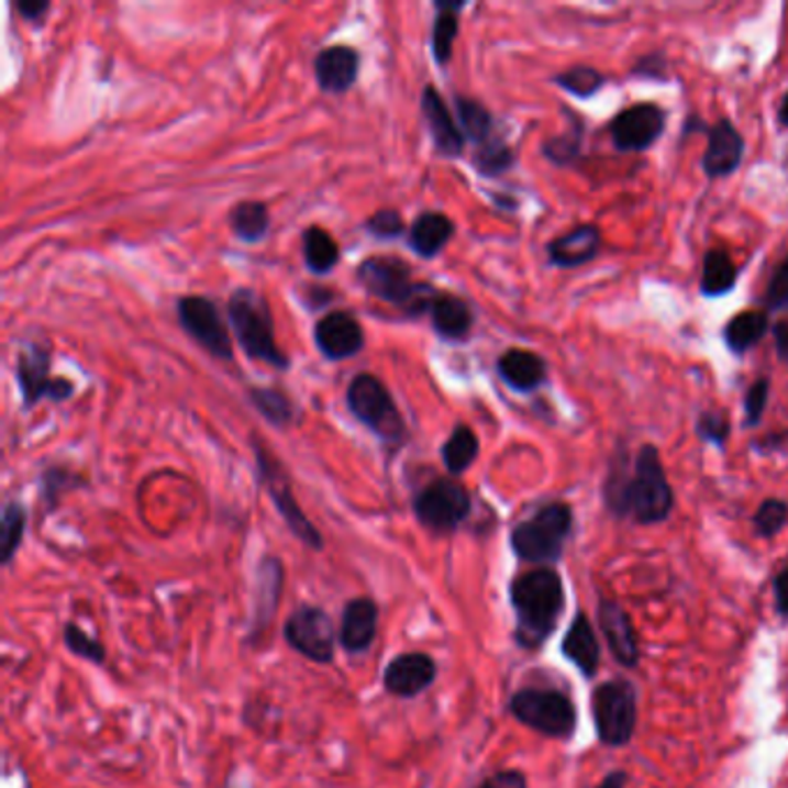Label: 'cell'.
<instances>
[{
    "instance_id": "obj_34",
    "label": "cell",
    "mask_w": 788,
    "mask_h": 788,
    "mask_svg": "<svg viewBox=\"0 0 788 788\" xmlns=\"http://www.w3.org/2000/svg\"><path fill=\"white\" fill-rule=\"evenodd\" d=\"M456 104V119L458 125L465 134V140H469L471 144H484L490 137H495V121L490 116V111L475 98L467 96H456L454 98Z\"/></svg>"
},
{
    "instance_id": "obj_49",
    "label": "cell",
    "mask_w": 788,
    "mask_h": 788,
    "mask_svg": "<svg viewBox=\"0 0 788 788\" xmlns=\"http://www.w3.org/2000/svg\"><path fill=\"white\" fill-rule=\"evenodd\" d=\"M636 73L641 77H652V79H664V58L662 56H645L639 65H636Z\"/></svg>"
},
{
    "instance_id": "obj_52",
    "label": "cell",
    "mask_w": 788,
    "mask_h": 788,
    "mask_svg": "<svg viewBox=\"0 0 788 788\" xmlns=\"http://www.w3.org/2000/svg\"><path fill=\"white\" fill-rule=\"evenodd\" d=\"M779 123H781L784 127H788V93L784 96L781 107H779Z\"/></svg>"
},
{
    "instance_id": "obj_45",
    "label": "cell",
    "mask_w": 788,
    "mask_h": 788,
    "mask_svg": "<svg viewBox=\"0 0 788 788\" xmlns=\"http://www.w3.org/2000/svg\"><path fill=\"white\" fill-rule=\"evenodd\" d=\"M73 486V475L63 467H52L42 475V490H44V498H47L49 502H54V498H58L60 492V486Z\"/></svg>"
},
{
    "instance_id": "obj_24",
    "label": "cell",
    "mask_w": 788,
    "mask_h": 788,
    "mask_svg": "<svg viewBox=\"0 0 788 788\" xmlns=\"http://www.w3.org/2000/svg\"><path fill=\"white\" fill-rule=\"evenodd\" d=\"M428 318H431L435 333L452 343L465 341L471 326H475V312H471L469 303L452 295V291H437Z\"/></svg>"
},
{
    "instance_id": "obj_28",
    "label": "cell",
    "mask_w": 788,
    "mask_h": 788,
    "mask_svg": "<svg viewBox=\"0 0 788 788\" xmlns=\"http://www.w3.org/2000/svg\"><path fill=\"white\" fill-rule=\"evenodd\" d=\"M465 5H467L465 0H437L435 3L437 16L433 24L431 47H433V56H435L437 65H446L448 60H452L454 42L458 37V29H460L458 12H463Z\"/></svg>"
},
{
    "instance_id": "obj_46",
    "label": "cell",
    "mask_w": 788,
    "mask_h": 788,
    "mask_svg": "<svg viewBox=\"0 0 788 788\" xmlns=\"http://www.w3.org/2000/svg\"><path fill=\"white\" fill-rule=\"evenodd\" d=\"M479 788H528V781H525L523 773L502 770V773H495L488 779H484L479 784Z\"/></svg>"
},
{
    "instance_id": "obj_42",
    "label": "cell",
    "mask_w": 788,
    "mask_h": 788,
    "mask_svg": "<svg viewBox=\"0 0 788 788\" xmlns=\"http://www.w3.org/2000/svg\"><path fill=\"white\" fill-rule=\"evenodd\" d=\"M65 643L67 647H70L75 655L84 657V659H91L96 664H102L104 662V647L102 643H98L96 639L88 636L81 626H77L75 622L65 624Z\"/></svg>"
},
{
    "instance_id": "obj_18",
    "label": "cell",
    "mask_w": 788,
    "mask_h": 788,
    "mask_svg": "<svg viewBox=\"0 0 788 788\" xmlns=\"http://www.w3.org/2000/svg\"><path fill=\"white\" fill-rule=\"evenodd\" d=\"M362 56L347 44H333L314 56V79L324 93L343 96L358 79Z\"/></svg>"
},
{
    "instance_id": "obj_4",
    "label": "cell",
    "mask_w": 788,
    "mask_h": 788,
    "mask_svg": "<svg viewBox=\"0 0 788 788\" xmlns=\"http://www.w3.org/2000/svg\"><path fill=\"white\" fill-rule=\"evenodd\" d=\"M230 324L241 349L278 370L289 368V356L276 341V322L268 301L253 287H238L232 291L227 303Z\"/></svg>"
},
{
    "instance_id": "obj_20",
    "label": "cell",
    "mask_w": 788,
    "mask_h": 788,
    "mask_svg": "<svg viewBox=\"0 0 788 788\" xmlns=\"http://www.w3.org/2000/svg\"><path fill=\"white\" fill-rule=\"evenodd\" d=\"M742 157H745V140L729 119L708 127V148L701 163L708 178L731 176L740 167Z\"/></svg>"
},
{
    "instance_id": "obj_31",
    "label": "cell",
    "mask_w": 788,
    "mask_h": 788,
    "mask_svg": "<svg viewBox=\"0 0 788 788\" xmlns=\"http://www.w3.org/2000/svg\"><path fill=\"white\" fill-rule=\"evenodd\" d=\"M253 408L276 428H287L297 419V404L278 387H251L247 391Z\"/></svg>"
},
{
    "instance_id": "obj_39",
    "label": "cell",
    "mask_w": 788,
    "mask_h": 788,
    "mask_svg": "<svg viewBox=\"0 0 788 788\" xmlns=\"http://www.w3.org/2000/svg\"><path fill=\"white\" fill-rule=\"evenodd\" d=\"M788 523V504L784 500H777V498H770L765 500L758 511L754 513V530L761 534V536H777Z\"/></svg>"
},
{
    "instance_id": "obj_40",
    "label": "cell",
    "mask_w": 788,
    "mask_h": 788,
    "mask_svg": "<svg viewBox=\"0 0 788 788\" xmlns=\"http://www.w3.org/2000/svg\"><path fill=\"white\" fill-rule=\"evenodd\" d=\"M366 232L379 241H393L398 236H402L404 232V220L400 215V211L396 209H379L377 213H373L368 220H366Z\"/></svg>"
},
{
    "instance_id": "obj_50",
    "label": "cell",
    "mask_w": 788,
    "mask_h": 788,
    "mask_svg": "<svg viewBox=\"0 0 788 788\" xmlns=\"http://www.w3.org/2000/svg\"><path fill=\"white\" fill-rule=\"evenodd\" d=\"M773 335H775V347L777 354L784 364H788V320H781L773 326Z\"/></svg>"
},
{
    "instance_id": "obj_51",
    "label": "cell",
    "mask_w": 788,
    "mask_h": 788,
    "mask_svg": "<svg viewBox=\"0 0 788 788\" xmlns=\"http://www.w3.org/2000/svg\"><path fill=\"white\" fill-rule=\"evenodd\" d=\"M626 775L624 773H611L597 788H624Z\"/></svg>"
},
{
    "instance_id": "obj_41",
    "label": "cell",
    "mask_w": 788,
    "mask_h": 788,
    "mask_svg": "<svg viewBox=\"0 0 788 788\" xmlns=\"http://www.w3.org/2000/svg\"><path fill=\"white\" fill-rule=\"evenodd\" d=\"M763 303L770 312H788V255L775 268L768 287H765Z\"/></svg>"
},
{
    "instance_id": "obj_19",
    "label": "cell",
    "mask_w": 788,
    "mask_h": 788,
    "mask_svg": "<svg viewBox=\"0 0 788 788\" xmlns=\"http://www.w3.org/2000/svg\"><path fill=\"white\" fill-rule=\"evenodd\" d=\"M597 615H599L601 634H603L608 647H611L615 662L626 668H634L641 659V647H639L634 624L624 613V608L615 601L601 599L597 606Z\"/></svg>"
},
{
    "instance_id": "obj_2",
    "label": "cell",
    "mask_w": 788,
    "mask_h": 788,
    "mask_svg": "<svg viewBox=\"0 0 788 788\" xmlns=\"http://www.w3.org/2000/svg\"><path fill=\"white\" fill-rule=\"evenodd\" d=\"M511 608L515 613V641L528 650L544 645L565 611V582L551 567L532 569L513 578Z\"/></svg>"
},
{
    "instance_id": "obj_3",
    "label": "cell",
    "mask_w": 788,
    "mask_h": 788,
    "mask_svg": "<svg viewBox=\"0 0 788 788\" xmlns=\"http://www.w3.org/2000/svg\"><path fill=\"white\" fill-rule=\"evenodd\" d=\"M356 280L368 297L398 308L404 318L412 320L431 312V303L437 297V289L431 282L414 280L412 266L393 255L366 257L356 268Z\"/></svg>"
},
{
    "instance_id": "obj_5",
    "label": "cell",
    "mask_w": 788,
    "mask_h": 788,
    "mask_svg": "<svg viewBox=\"0 0 788 788\" xmlns=\"http://www.w3.org/2000/svg\"><path fill=\"white\" fill-rule=\"evenodd\" d=\"M571 528L574 511L569 504H544L513 528L511 548L530 565H555L562 553H565Z\"/></svg>"
},
{
    "instance_id": "obj_23",
    "label": "cell",
    "mask_w": 788,
    "mask_h": 788,
    "mask_svg": "<svg viewBox=\"0 0 788 788\" xmlns=\"http://www.w3.org/2000/svg\"><path fill=\"white\" fill-rule=\"evenodd\" d=\"M498 375L518 393H530L546 381V362L539 354L511 347L498 358Z\"/></svg>"
},
{
    "instance_id": "obj_1",
    "label": "cell",
    "mask_w": 788,
    "mask_h": 788,
    "mask_svg": "<svg viewBox=\"0 0 788 788\" xmlns=\"http://www.w3.org/2000/svg\"><path fill=\"white\" fill-rule=\"evenodd\" d=\"M603 500L620 518L629 515L641 525L664 523L673 511L675 498L659 448L655 444H643L629 471L624 465H615L603 484Z\"/></svg>"
},
{
    "instance_id": "obj_38",
    "label": "cell",
    "mask_w": 788,
    "mask_h": 788,
    "mask_svg": "<svg viewBox=\"0 0 788 788\" xmlns=\"http://www.w3.org/2000/svg\"><path fill=\"white\" fill-rule=\"evenodd\" d=\"M580 134H582V127L578 121H574V127H569L565 134L551 137L544 144V155L553 165H559V167L571 165L574 160H578V155H580Z\"/></svg>"
},
{
    "instance_id": "obj_48",
    "label": "cell",
    "mask_w": 788,
    "mask_h": 788,
    "mask_svg": "<svg viewBox=\"0 0 788 788\" xmlns=\"http://www.w3.org/2000/svg\"><path fill=\"white\" fill-rule=\"evenodd\" d=\"M773 588H775V601H777V611L788 618V567H784L775 580H773Z\"/></svg>"
},
{
    "instance_id": "obj_21",
    "label": "cell",
    "mask_w": 788,
    "mask_h": 788,
    "mask_svg": "<svg viewBox=\"0 0 788 788\" xmlns=\"http://www.w3.org/2000/svg\"><path fill=\"white\" fill-rule=\"evenodd\" d=\"M377 622H379V608L373 599L368 597H358L352 599L345 611H343V620H341V645L349 652V655H362L366 652L375 636H377Z\"/></svg>"
},
{
    "instance_id": "obj_13",
    "label": "cell",
    "mask_w": 788,
    "mask_h": 788,
    "mask_svg": "<svg viewBox=\"0 0 788 788\" xmlns=\"http://www.w3.org/2000/svg\"><path fill=\"white\" fill-rule=\"evenodd\" d=\"M285 641L310 662L329 664L335 652V629L318 606H301L285 622Z\"/></svg>"
},
{
    "instance_id": "obj_43",
    "label": "cell",
    "mask_w": 788,
    "mask_h": 788,
    "mask_svg": "<svg viewBox=\"0 0 788 788\" xmlns=\"http://www.w3.org/2000/svg\"><path fill=\"white\" fill-rule=\"evenodd\" d=\"M696 433L703 442L714 444V446H724L729 435H731V423L724 414L719 412H703L696 421Z\"/></svg>"
},
{
    "instance_id": "obj_12",
    "label": "cell",
    "mask_w": 788,
    "mask_h": 788,
    "mask_svg": "<svg viewBox=\"0 0 788 788\" xmlns=\"http://www.w3.org/2000/svg\"><path fill=\"white\" fill-rule=\"evenodd\" d=\"M52 354L42 345H31L19 352L16 358V381L21 389L24 408L31 410L40 400L65 402L75 396V385L67 377H52Z\"/></svg>"
},
{
    "instance_id": "obj_6",
    "label": "cell",
    "mask_w": 788,
    "mask_h": 788,
    "mask_svg": "<svg viewBox=\"0 0 788 788\" xmlns=\"http://www.w3.org/2000/svg\"><path fill=\"white\" fill-rule=\"evenodd\" d=\"M347 408L362 421L373 435H377L385 444L400 446L408 440V423L402 412L385 387V381L370 373H358L352 377L347 387Z\"/></svg>"
},
{
    "instance_id": "obj_11",
    "label": "cell",
    "mask_w": 788,
    "mask_h": 788,
    "mask_svg": "<svg viewBox=\"0 0 788 788\" xmlns=\"http://www.w3.org/2000/svg\"><path fill=\"white\" fill-rule=\"evenodd\" d=\"M178 322H181L184 331L199 343L209 354L222 362H232L234 358V345L227 324L222 320V312L209 297H181L176 303Z\"/></svg>"
},
{
    "instance_id": "obj_9",
    "label": "cell",
    "mask_w": 788,
    "mask_h": 788,
    "mask_svg": "<svg viewBox=\"0 0 788 788\" xmlns=\"http://www.w3.org/2000/svg\"><path fill=\"white\" fill-rule=\"evenodd\" d=\"M419 523L433 532H454L471 511L469 490L456 479H435L414 495Z\"/></svg>"
},
{
    "instance_id": "obj_47",
    "label": "cell",
    "mask_w": 788,
    "mask_h": 788,
    "mask_svg": "<svg viewBox=\"0 0 788 788\" xmlns=\"http://www.w3.org/2000/svg\"><path fill=\"white\" fill-rule=\"evenodd\" d=\"M16 10L26 21H31V24H44V16L49 14L52 3L49 0H19Z\"/></svg>"
},
{
    "instance_id": "obj_27",
    "label": "cell",
    "mask_w": 788,
    "mask_h": 788,
    "mask_svg": "<svg viewBox=\"0 0 788 788\" xmlns=\"http://www.w3.org/2000/svg\"><path fill=\"white\" fill-rule=\"evenodd\" d=\"M768 329H770L768 312L745 310V312L735 314V318L726 324L724 343L735 356H742L763 341Z\"/></svg>"
},
{
    "instance_id": "obj_15",
    "label": "cell",
    "mask_w": 788,
    "mask_h": 788,
    "mask_svg": "<svg viewBox=\"0 0 788 788\" xmlns=\"http://www.w3.org/2000/svg\"><path fill=\"white\" fill-rule=\"evenodd\" d=\"M314 345L329 362H345L366 347V333L356 314L349 310H333L322 314L314 324Z\"/></svg>"
},
{
    "instance_id": "obj_29",
    "label": "cell",
    "mask_w": 788,
    "mask_h": 788,
    "mask_svg": "<svg viewBox=\"0 0 788 788\" xmlns=\"http://www.w3.org/2000/svg\"><path fill=\"white\" fill-rule=\"evenodd\" d=\"M303 247V259L308 271L314 276H326L341 262V247H337L335 238L324 230L312 224L301 236Z\"/></svg>"
},
{
    "instance_id": "obj_22",
    "label": "cell",
    "mask_w": 788,
    "mask_h": 788,
    "mask_svg": "<svg viewBox=\"0 0 788 788\" xmlns=\"http://www.w3.org/2000/svg\"><path fill=\"white\" fill-rule=\"evenodd\" d=\"M601 251V230L597 224H578L565 236L548 243V262L555 268H576L592 262Z\"/></svg>"
},
{
    "instance_id": "obj_33",
    "label": "cell",
    "mask_w": 788,
    "mask_h": 788,
    "mask_svg": "<svg viewBox=\"0 0 788 788\" xmlns=\"http://www.w3.org/2000/svg\"><path fill=\"white\" fill-rule=\"evenodd\" d=\"M737 282V268L724 251H710L703 259L701 295L708 299L724 297Z\"/></svg>"
},
{
    "instance_id": "obj_14",
    "label": "cell",
    "mask_w": 788,
    "mask_h": 788,
    "mask_svg": "<svg viewBox=\"0 0 788 788\" xmlns=\"http://www.w3.org/2000/svg\"><path fill=\"white\" fill-rule=\"evenodd\" d=\"M664 127H666L664 109L652 102H641L620 111L608 130H611V142L618 151L632 153V151L650 148L662 137Z\"/></svg>"
},
{
    "instance_id": "obj_30",
    "label": "cell",
    "mask_w": 788,
    "mask_h": 788,
    "mask_svg": "<svg viewBox=\"0 0 788 788\" xmlns=\"http://www.w3.org/2000/svg\"><path fill=\"white\" fill-rule=\"evenodd\" d=\"M479 437L469 425L458 423L442 444V463L452 477L463 475L479 458Z\"/></svg>"
},
{
    "instance_id": "obj_8",
    "label": "cell",
    "mask_w": 788,
    "mask_h": 788,
    "mask_svg": "<svg viewBox=\"0 0 788 788\" xmlns=\"http://www.w3.org/2000/svg\"><path fill=\"white\" fill-rule=\"evenodd\" d=\"M509 710L518 722L548 737H571L578 722L571 698L553 689L515 691Z\"/></svg>"
},
{
    "instance_id": "obj_32",
    "label": "cell",
    "mask_w": 788,
    "mask_h": 788,
    "mask_svg": "<svg viewBox=\"0 0 788 788\" xmlns=\"http://www.w3.org/2000/svg\"><path fill=\"white\" fill-rule=\"evenodd\" d=\"M232 232L245 243H259L271 227V215L264 201H238L230 213Z\"/></svg>"
},
{
    "instance_id": "obj_16",
    "label": "cell",
    "mask_w": 788,
    "mask_h": 788,
    "mask_svg": "<svg viewBox=\"0 0 788 788\" xmlns=\"http://www.w3.org/2000/svg\"><path fill=\"white\" fill-rule=\"evenodd\" d=\"M421 116L428 125V132H431V140L437 148L440 155L444 157H460L465 151V134L458 125V119L454 116V111L446 107V102L442 100L440 91L428 84L421 91Z\"/></svg>"
},
{
    "instance_id": "obj_25",
    "label": "cell",
    "mask_w": 788,
    "mask_h": 788,
    "mask_svg": "<svg viewBox=\"0 0 788 788\" xmlns=\"http://www.w3.org/2000/svg\"><path fill=\"white\" fill-rule=\"evenodd\" d=\"M454 234L456 224L452 218L440 211H425L412 220L408 230V243L419 257L433 259L444 251Z\"/></svg>"
},
{
    "instance_id": "obj_10",
    "label": "cell",
    "mask_w": 788,
    "mask_h": 788,
    "mask_svg": "<svg viewBox=\"0 0 788 788\" xmlns=\"http://www.w3.org/2000/svg\"><path fill=\"white\" fill-rule=\"evenodd\" d=\"M253 448H255V456H257L259 479H262L264 488L268 490V495H271V500H274L276 509L280 511V515L285 518V523L289 525V530L295 532L308 548L322 551V546H324L322 534H320L318 528H314L308 521V515L301 511V507H299V502L295 498V492H291V484H289L287 475L282 471V465L266 452L264 442L255 440Z\"/></svg>"
},
{
    "instance_id": "obj_17",
    "label": "cell",
    "mask_w": 788,
    "mask_h": 788,
    "mask_svg": "<svg viewBox=\"0 0 788 788\" xmlns=\"http://www.w3.org/2000/svg\"><path fill=\"white\" fill-rule=\"evenodd\" d=\"M437 678V664L425 652L398 655L385 670V687L400 698H414L431 687Z\"/></svg>"
},
{
    "instance_id": "obj_7",
    "label": "cell",
    "mask_w": 788,
    "mask_h": 788,
    "mask_svg": "<svg viewBox=\"0 0 788 788\" xmlns=\"http://www.w3.org/2000/svg\"><path fill=\"white\" fill-rule=\"evenodd\" d=\"M592 717L599 740L608 747H624L639 722V691L629 680H608L595 689Z\"/></svg>"
},
{
    "instance_id": "obj_37",
    "label": "cell",
    "mask_w": 788,
    "mask_h": 788,
    "mask_svg": "<svg viewBox=\"0 0 788 788\" xmlns=\"http://www.w3.org/2000/svg\"><path fill=\"white\" fill-rule=\"evenodd\" d=\"M553 81L557 86L565 88V91H569L571 96L576 98H592L599 88L603 86V75L599 70H595V67H569L567 73H562L557 77H553Z\"/></svg>"
},
{
    "instance_id": "obj_26",
    "label": "cell",
    "mask_w": 788,
    "mask_h": 788,
    "mask_svg": "<svg viewBox=\"0 0 788 788\" xmlns=\"http://www.w3.org/2000/svg\"><path fill=\"white\" fill-rule=\"evenodd\" d=\"M565 657L585 675V678H595L599 670L601 650L595 636V629L585 613H576L571 626L567 629L565 643H562Z\"/></svg>"
},
{
    "instance_id": "obj_35",
    "label": "cell",
    "mask_w": 788,
    "mask_h": 788,
    "mask_svg": "<svg viewBox=\"0 0 788 788\" xmlns=\"http://www.w3.org/2000/svg\"><path fill=\"white\" fill-rule=\"evenodd\" d=\"M471 163H475V169L481 176L498 178L513 167L515 153L502 137H490L488 142H484L475 148V157H471Z\"/></svg>"
},
{
    "instance_id": "obj_44",
    "label": "cell",
    "mask_w": 788,
    "mask_h": 788,
    "mask_svg": "<svg viewBox=\"0 0 788 788\" xmlns=\"http://www.w3.org/2000/svg\"><path fill=\"white\" fill-rule=\"evenodd\" d=\"M768 398H770V379L761 377L745 393V425L754 428L763 421L765 408H768Z\"/></svg>"
},
{
    "instance_id": "obj_36",
    "label": "cell",
    "mask_w": 788,
    "mask_h": 788,
    "mask_svg": "<svg viewBox=\"0 0 788 788\" xmlns=\"http://www.w3.org/2000/svg\"><path fill=\"white\" fill-rule=\"evenodd\" d=\"M26 523L29 515L26 509L21 502H8L3 507V534H0V548H3V565H10L14 553L19 551L21 542H24V532H26Z\"/></svg>"
}]
</instances>
